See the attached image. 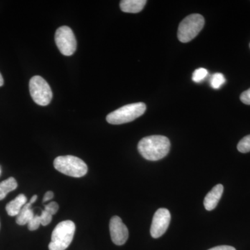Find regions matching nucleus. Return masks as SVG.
Masks as SVG:
<instances>
[{
  "instance_id": "f257e3e1",
  "label": "nucleus",
  "mask_w": 250,
  "mask_h": 250,
  "mask_svg": "<svg viewBox=\"0 0 250 250\" xmlns=\"http://www.w3.org/2000/svg\"><path fill=\"white\" fill-rule=\"evenodd\" d=\"M170 149V140L164 136L143 138L138 145L141 156L148 161H159L167 155Z\"/></svg>"
},
{
  "instance_id": "f03ea898",
  "label": "nucleus",
  "mask_w": 250,
  "mask_h": 250,
  "mask_svg": "<svg viewBox=\"0 0 250 250\" xmlns=\"http://www.w3.org/2000/svg\"><path fill=\"white\" fill-rule=\"evenodd\" d=\"M75 229V223L71 220H64L59 223L52 232L49 250H66L73 240Z\"/></svg>"
},
{
  "instance_id": "7ed1b4c3",
  "label": "nucleus",
  "mask_w": 250,
  "mask_h": 250,
  "mask_svg": "<svg viewBox=\"0 0 250 250\" xmlns=\"http://www.w3.org/2000/svg\"><path fill=\"white\" fill-rule=\"evenodd\" d=\"M54 167L59 172L72 177H83L88 172V166L80 158L71 155L61 156L54 161Z\"/></svg>"
},
{
  "instance_id": "20e7f679",
  "label": "nucleus",
  "mask_w": 250,
  "mask_h": 250,
  "mask_svg": "<svg viewBox=\"0 0 250 250\" xmlns=\"http://www.w3.org/2000/svg\"><path fill=\"white\" fill-rule=\"evenodd\" d=\"M146 106L144 103H134L125 105L106 116V121L111 125H121L134 121L144 114Z\"/></svg>"
},
{
  "instance_id": "39448f33",
  "label": "nucleus",
  "mask_w": 250,
  "mask_h": 250,
  "mask_svg": "<svg viewBox=\"0 0 250 250\" xmlns=\"http://www.w3.org/2000/svg\"><path fill=\"white\" fill-rule=\"evenodd\" d=\"M205 18L200 14H191L184 18L178 28L179 40L188 42L195 39L205 25Z\"/></svg>"
},
{
  "instance_id": "423d86ee",
  "label": "nucleus",
  "mask_w": 250,
  "mask_h": 250,
  "mask_svg": "<svg viewBox=\"0 0 250 250\" xmlns=\"http://www.w3.org/2000/svg\"><path fill=\"white\" fill-rule=\"evenodd\" d=\"M29 91L33 100L40 106H47L52 100V90L42 77L34 76L31 79Z\"/></svg>"
},
{
  "instance_id": "0eeeda50",
  "label": "nucleus",
  "mask_w": 250,
  "mask_h": 250,
  "mask_svg": "<svg viewBox=\"0 0 250 250\" xmlns=\"http://www.w3.org/2000/svg\"><path fill=\"white\" fill-rule=\"evenodd\" d=\"M55 42L61 53L71 56L77 49V41L75 34L70 27L62 26L56 31Z\"/></svg>"
},
{
  "instance_id": "6e6552de",
  "label": "nucleus",
  "mask_w": 250,
  "mask_h": 250,
  "mask_svg": "<svg viewBox=\"0 0 250 250\" xmlns=\"http://www.w3.org/2000/svg\"><path fill=\"white\" fill-rule=\"evenodd\" d=\"M171 215L170 211L166 208H159L154 213L151 225V236L158 238L165 233L170 225Z\"/></svg>"
},
{
  "instance_id": "1a4fd4ad",
  "label": "nucleus",
  "mask_w": 250,
  "mask_h": 250,
  "mask_svg": "<svg viewBox=\"0 0 250 250\" xmlns=\"http://www.w3.org/2000/svg\"><path fill=\"white\" fill-rule=\"evenodd\" d=\"M110 234L112 241L117 246H123L129 238V231L122 219L113 216L110 220Z\"/></svg>"
},
{
  "instance_id": "9d476101",
  "label": "nucleus",
  "mask_w": 250,
  "mask_h": 250,
  "mask_svg": "<svg viewBox=\"0 0 250 250\" xmlns=\"http://www.w3.org/2000/svg\"><path fill=\"white\" fill-rule=\"evenodd\" d=\"M224 191V187L222 184H218L213 188L206 195L204 200V206L207 210L214 209L218 205Z\"/></svg>"
},
{
  "instance_id": "9b49d317",
  "label": "nucleus",
  "mask_w": 250,
  "mask_h": 250,
  "mask_svg": "<svg viewBox=\"0 0 250 250\" xmlns=\"http://www.w3.org/2000/svg\"><path fill=\"white\" fill-rule=\"evenodd\" d=\"M146 3V0H123L120 3V6L123 12L137 14L142 11Z\"/></svg>"
},
{
  "instance_id": "f8f14e48",
  "label": "nucleus",
  "mask_w": 250,
  "mask_h": 250,
  "mask_svg": "<svg viewBox=\"0 0 250 250\" xmlns=\"http://www.w3.org/2000/svg\"><path fill=\"white\" fill-rule=\"evenodd\" d=\"M27 199L24 194H20L12 201L7 204L6 210L10 216H17L22 207L27 204Z\"/></svg>"
},
{
  "instance_id": "ddd939ff",
  "label": "nucleus",
  "mask_w": 250,
  "mask_h": 250,
  "mask_svg": "<svg viewBox=\"0 0 250 250\" xmlns=\"http://www.w3.org/2000/svg\"><path fill=\"white\" fill-rule=\"evenodd\" d=\"M31 205H32V203L29 202L22 207L19 214L17 215V218H16V223L18 225H27L34 218L35 215H34L33 210L31 209Z\"/></svg>"
},
{
  "instance_id": "4468645a",
  "label": "nucleus",
  "mask_w": 250,
  "mask_h": 250,
  "mask_svg": "<svg viewBox=\"0 0 250 250\" xmlns=\"http://www.w3.org/2000/svg\"><path fill=\"white\" fill-rule=\"evenodd\" d=\"M18 187V183L14 177L3 181L0 183V200H4L9 192L16 190Z\"/></svg>"
},
{
  "instance_id": "2eb2a0df",
  "label": "nucleus",
  "mask_w": 250,
  "mask_h": 250,
  "mask_svg": "<svg viewBox=\"0 0 250 250\" xmlns=\"http://www.w3.org/2000/svg\"><path fill=\"white\" fill-rule=\"evenodd\" d=\"M225 81L226 80L223 74L215 73L210 79V85L214 89H218L225 83Z\"/></svg>"
},
{
  "instance_id": "dca6fc26",
  "label": "nucleus",
  "mask_w": 250,
  "mask_h": 250,
  "mask_svg": "<svg viewBox=\"0 0 250 250\" xmlns=\"http://www.w3.org/2000/svg\"><path fill=\"white\" fill-rule=\"evenodd\" d=\"M237 149L241 153H248L250 152V135L245 136L240 141L237 146Z\"/></svg>"
},
{
  "instance_id": "f3484780",
  "label": "nucleus",
  "mask_w": 250,
  "mask_h": 250,
  "mask_svg": "<svg viewBox=\"0 0 250 250\" xmlns=\"http://www.w3.org/2000/svg\"><path fill=\"white\" fill-rule=\"evenodd\" d=\"M208 75V71L205 68H198L192 74V80L195 82H200L205 80L206 77Z\"/></svg>"
},
{
  "instance_id": "a211bd4d",
  "label": "nucleus",
  "mask_w": 250,
  "mask_h": 250,
  "mask_svg": "<svg viewBox=\"0 0 250 250\" xmlns=\"http://www.w3.org/2000/svg\"><path fill=\"white\" fill-rule=\"evenodd\" d=\"M27 225L28 228L30 231H35V230L38 229L41 225L40 215H34V218Z\"/></svg>"
},
{
  "instance_id": "6ab92c4d",
  "label": "nucleus",
  "mask_w": 250,
  "mask_h": 250,
  "mask_svg": "<svg viewBox=\"0 0 250 250\" xmlns=\"http://www.w3.org/2000/svg\"><path fill=\"white\" fill-rule=\"evenodd\" d=\"M41 225L42 226H47L49 223L52 222V215L49 214L48 212L46 211L45 209L41 210V213L40 215Z\"/></svg>"
},
{
  "instance_id": "aec40b11",
  "label": "nucleus",
  "mask_w": 250,
  "mask_h": 250,
  "mask_svg": "<svg viewBox=\"0 0 250 250\" xmlns=\"http://www.w3.org/2000/svg\"><path fill=\"white\" fill-rule=\"evenodd\" d=\"M59 208V205L55 202H49L47 205H45V210L48 212L49 214L53 216L57 213Z\"/></svg>"
},
{
  "instance_id": "412c9836",
  "label": "nucleus",
  "mask_w": 250,
  "mask_h": 250,
  "mask_svg": "<svg viewBox=\"0 0 250 250\" xmlns=\"http://www.w3.org/2000/svg\"><path fill=\"white\" fill-rule=\"evenodd\" d=\"M242 103L245 104L250 105V88L241 94L240 97Z\"/></svg>"
},
{
  "instance_id": "4be33fe9",
  "label": "nucleus",
  "mask_w": 250,
  "mask_h": 250,
  "mask_svg": "<svg viewBox=\"0 0 250 250\" xmlns=\"http://www.w3.org/2000/svg\"><path fill=\"white\" fill-rule=\"evenodd\" d=\"M208 250H236L233 247L229 246H220L215 247V248H210Z\"/></svg>"
},
{
  "instance_id": "5701e85b",
  "label": "nucleus",
  "mask_w": 250,
  "mask_h": 250,
  "mask_svg": "<svg viewBox=\"0 0 250 250\" xmlns=\"http://www.w3.org/2000/svg\"><path fill=\"white\" fill-rule=\"evenodd\" d=\"M54 196V192L52 191H47L44 195L43 200H42V202L45 203L46 202H48L49 200H52Z\"/></svg>"
},
{
  "instance_id": "b1692460",
  "label": "nucleus",
  "mask_w": 250,
  "mask_h": 250,
  "mask_svg": "<svg viewBox=\"0 0 250 250\" xmlns=\"http://www.w3.org/2000/svg\"><path fill=\"white\" fill-rule=\"evenodd\" d=\"M37 195H34V196H33L32 197H31V199L30 200V202H31V203H34V202H35L36 201V200H37Z\"/></svg>"
},
{
  "instance_id": "393cba45",
  "label": "nucleus",
  "mask_w": 250,
  "mask_h": 250,
  "mask_svg": "<svg viewBox=\"0 0 250 250\" xmlns=\"http://www.w3.org/2000/svg\"><path fill=\"white\" fill-rule=\"evenodd\" d=\"M3 84H4V79H3L1 73H0V87H1V85H3Z\"/></svg>"
},
{
  "instance_id": "a878e982",
  "label": "nucleus",
  "mask_w": 250,
  "mask_h": 250,
  "mask_svg": "<svg viewBox=\"0 0 250 250\" xmlns=\"http://www.w3.org/2000/svg\"><path fill=\"white\" fill-rule=\"evenodd\" d=\"M0 172H1V170H0Z\"/></svg>"
}]
</instances>
